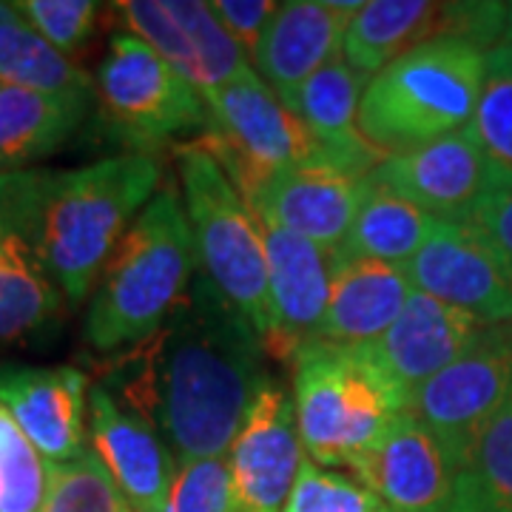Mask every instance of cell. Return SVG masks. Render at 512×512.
<instances>
[{"instance_id": "6da1fadb", "label": "cell", "mask_w": 512, "mask_h": 512, "mask_svg": "<svg viewBox=\"0 0 512 512\" xmlns=\"http://www.w3.org/2000/svg\"><path fill=\"white\" fill-rule=\"evenodd\" d=\"M262 356L254 325L202 274L163 330L128 353L120 387L131 413L163 430L183 461L217 458L271 387Z\"/></svg>"}, {"instance_id": "7a4b0ae2", "label": "cell", "mask_w": 512, "mask_h": 512, "mask_svg": "<svg viewBox=\"0 0 512 512\" xmlns=\"http://www.w3.org/2000/svg\"><path fill=\"white\" fill-rule=\"evenodd\" d=\"M157 183L160 165L151 154L109 157L77 171H40L26 245L72 305L89 296Z\"/></svg>"}, {"instance_id": "3957f363", "label": "cell", "mask_w": 512, "mask_h": 512, "mask_svg": "<svg viewBox=\"0 0 512 512\" xmlns=\"http://www.w3.org/2000/svg\"><path fill=\"white\" fill-rule=\"evenodd\" d=\"M197 248L180 197L165 188L131 222L100 274L83 339L100 353L140 345L185 299Z\"/></svg>"}, {"instance_id": "277c9868", "label": "cell", "mask_w": 512, "mask_h": 512, "mask_svg": "<svg viewBox=\"0 0 512 512\" xmlns=\"http://www.w3.org/2000/svg\"><path fill=\"white\" fill-rule=\"evenodd\" d=\"M487 52L458 37H436L370 77L359 128L373 146L402 154L470 128L484 86Z\"/></svg>"}, {"instance_id": "5b68a950", "label": "cell", "mask_w": 512, "mask_h": 512, "mask_svg": "<svg viewBox=\"0 0 512 512\" xmlns=\"http://www.w3.org/2000/svg\"><path fill=\"white\" fill-rule=\"evenodd\" d=\"M293 393L302 447L322 467L362 456L407 407V393L367 345L325 339L296 353Z\"/></svg>"}, {"instance_id": "8992f818", "label": "cell", "mask_w": 512, "mask_h": 512, "mask_svg": "<svg viewBox=\"0 0 512 512\" xmlns=\"http://www.w3.org/2000/svg\"><path fill=\"white\" fill-rule=\"evenodd\" d=\"M177 163L202 274L268 339L274 330V305L262 225L200 143L177 148Z\"/></svg>"}, {"instance_id": "52a82bcc", "label": "cell", "mask_w": 512, "mask_h": 512, "mask_svg": "<svg viewBox=\"0 0 512 512\" xmlns=\"http://www.w3.org/2000/svg\"><path fill=\"white\" fill-rule=\"evenodd\" d=\"M94 97L111 137L137 154L211 128L205 97L137 35L111 37L109 55L94 77Z\"/></svg>"}, {"instance_id": "ba28073f", "label": "cell", "mask_w": 512, "mask_h": 512, "mask_svg": "<svg viewBox=\"0 0 512 512\" xmlns=\"http://www.w3.org/2000/svg\"><path fill=\"white\" fill-rule=\"evenodd\" d=\"M205 106L211 128L197 143L220 163L248 208L276 174L313 163L308 128L259 74H242L205 94Z\"/></svg>"}, {"instance_id": "9c48e42d", "label": "cell", "mask_w": 512, "mask_h": 512, "mask_svg": "<svg viewBox=\"0 0 512 512\" xmlns=\"http://www.w3.org/2000/svg\"><path fill=\"white\" fill-rule=\"evenodd\" d=\"M510 399L512 322H504L487 325L464 356L410 390L404 413L424 421L458 464L478 430Z\"/></svg>"}, {"instance_id": "30bf717a", "label": "cell", "mask_w": 512, "mask_h": 512, "mask_svg": "<svg viewBox=\"0 0 512 512\" xmlns=\"http://www.w3.org/2000/svg\"><path fill=\"white\" fill-rule=\"evenodd\" d=\"M404 271L416 291L473 313L484 325L512 322V268L470 222H436Z\"/></svg>"}, {"instance_id": "8fae6325", "label": "cell", "mask_w": 512, "mask_h": 512, "mask_svg": "<svg viewBox=\"0 0 512 512\" xmlns=\"http://www.w3.org/2000/svg\"><path fill=\"white\" fill-rule=\"evenodd\" d=\"M131 35L146 40L165 63L205 97L254 72L248 55L225 32L211 3L200 0H126L117 3Z\"/></svg>"}, {"instance_id": "7c38bea8", "label": "cell", "mask_w": 512, "mask_h": 512, "mask_svg": "<svg viewBox=\"0 0 512 512\" xmlns=\"http://www.w3.org/2000/svg\"><path fill=\"white\" fill-rule=\"evenodd\" d=\"M348 467L390 512H450L453 507L456 458L410 413H402L382 439Z\"/></svg>"}, {"instance_id": "4fadbf2b", "label": "cell", "mask_w": 512, "mask_h": 512, "mask_svg": "<svg viewBox=\"0 0 512 512\" xmlns=\"http://www.w3.org/2000/svg\"><path fill=\"white\" fill-rule=\"evenodd\" d=\"M370 180L441 222H467L484 194L493 191L484 154L470 128L413 151L390 154Z\"/></svg>"}, {"instance_id": "5bb4252c", "label": "cell", "mask_w": 512, "mask_h": 512, "mask_svg": "<svg viewBox=\"0 0 512 512\" xmlns=\"http://www.w3.org/2000/svg\"><path fill=\"white\" fill-rule=\"evenodd\" d=\"M305 458L296 404L282 387H265L231 447V512H285Z\"/></svg>"}, {"instance_id": "9a60e30c", "label": "cell", "mask_w": 512, "mask_h": 512, "mask_svg": "<svg viewBox=\"0 0 512 512\" xmlns=\"http://www.w3.org/2000/svg\"><path fill=\"white\" fill-rule=\"evenodd\" d=\"M89 379L77 367L0 365V410L49 464L83 453Z\"/></svg>"}, {"instance_id": "2e32d148", "label": "cell", "mask_w": 512, "mask_h": 512, "mask_svg": "<svg viewBox=\"0 0 512 512\" xmlns=\"http://www.w3.org/2000/svg\"><path fill=\"white\" fill-rule=\"evenodd\" d=\"M365 3L356 0H291L279 3L254 52L259 77L291 109L299 89L319 69L339 60L350 18Z\"/></svg>"}, {"instance_id": "e0dca14e", "label": "cell", "mask_w": 512, "mask_h": 512, "mask_svg": "<svg viewBox=\"0 0 512 512\" xmlns=\"http://www.w3.org/2000/svg\"><path fill=\"white\" fill-rule=\"evenodd\" d=\"M262 237L274 305V330L262 345L265 353L293 365L296 353L322 333L330 302V254L276 225H262Z\"/></svg>"}, {"instance_id": "ac0fdd59", "label": "cell", "mask_w": 512, "mask_h": 512, "mask_svg": "<svg viewBox=\"0 0 512 512\" xmlns=\"http://www.w3.org/2000/svg\"><path fill=\"white\" fill-rule=\"evenodd\" d=\"M365 185L367 177L330 165H296L268 180L251 202V211L262 225L293 231L336 254L365 200Z\"/></svg>"}, {"instance_id": "d6986e66", "label": "cell", "mask_w": 512, "mask_h": 512, "mask_svg": "<svg viewBox=\"0 0 512 512\" xmlns=\"http://www.w3.org/2000/svg\"><path fill=\"white\" fill-rule=\"evenodd\" d=\"M89 430L94 453L106 464L134 512H165L174 487V461L157 430L126 410L106 387L89 390Z\"/></svg>"}, {"instance_id": "ffe728a7", "label": "cell", "mask_w": 512, "mask_h": 512, "mask_svg": "<svg viewBox=\"0 0 512 512\" xmlns=\"http://www.w3.org/2000/svg\"><path fill=\"white\" fill-rule=\"evenodd\" d=\"M484 328L487 325L473 313L413 288L393 328L367 348L390 379L410 393L464 356Z\"/></svg>"}, {"instance_id": "44dd1931", "label": "cell", "mask_w": 512, "mask_h": 512, "mask_svg": "<svg viewBox=\"0 0 512 512\" xmlns=\"http://www.w3.org/2000/svg\"><path fill=\"white\" fill-rule=\"evenodd\" d=\"M367 83V74L350 69L345 57H339L299 89L291 111L311 134L313 163L367 177L387 160L359 128V103Z\"/></svg>"}, {"instance_id": "7402d4cb", "label": "cell", "mask_w": 512, "mask_h": 512, "mask_svg": "<svg viewBox=\"0 0 512 512\" xmlns=\"http://www.w3.org/2000/svg\"><path fill=\"white\" fill-rule=\"evenodd\" d=\"M413 285L402 265L362 256H330V302L319 339L370 345L399 319Z\"/></svg>"}, {"instance_id": "603a6c76", "label": "cell", "mask_w": 512, "mask_h": 512, "mask_svg": "<svg viewBox=\"0 0 512 512\" xmlns=\"http://www.w3.org/2000/svg\"><path fill=\"white\" fill-rule=\"evenodd\" d=\"M92 97L0 83V174L55 154L83 123Z\"/></svg>"}, {"instance_id": "cb8c5ba5", "label": "cell", "mask_w": 512, "mask_h": 512, "mask_svg": "<svg viewBox=\"0 0 512 512\" xmlns=\"http://www.w3.org/2000/svg\"><path fill=\"white\" fill-rule=\"evenodd\" d=\"M441 37V3L373 0L348 23L342 57L359 74H376L393 60Z\"/></svg>"}, {"instance_id": "d4e9b609", "label": "cell", "mask_w": 512, "mask_h": 512, "mask_svg": "<svg viewBox=\"0 0 512 512\" xmlns=\"http://www.w3.org/2000/svg\"><path fill=\"white\" fill-rule=\"evenodd\" d=\"M436 222L439 220L424 214L413 202L402 200L384 185L373 183L367 174L365 200L359 205L353 228L339 245V251L330 256H362V259H379L404 268L433 234Z\"/></svg>"}, {"instance_id": "484cf974", "label": "cell", "mask_w": 512, "mask_h": 512, "mask_svg": "<svg viewBox=\"0 0 512 512\" xmlns=\"http://www.w3.org/2000/svg\"><path fill=\"white\" fill-rule=\"evenodd\" d=\"M60 288L23 239H0V345L46 333L60 313Z\"/></svg>"}, {"instance_id": "4316f807", "label": "cell", "mask_w": 512, "mask_h": 512, "mask_svg": "<svg viewBox=\"0 0 512 512\" xmlns=\"http://www.w3.org/2000/svg\"><path fill=\"white\" fill-rule=\"evenodd\" d=\"M450 512H512V399L458 458Z\"/></svg>"}, {"instance_id": "83f0119b", "label": "cell", "mask_w": 512, "mask_h": 512, "mask_svg": "<svg viewBox=\"0 0 512 512\" xmlns=\"http://www.w3.org/2000/svg\"><path fill=\"white\" fill-rule=\"evenodd\" d=\"M0 83L43 94H94L89 74L80 72L20 15L0 23Z\"/></svg>"}, {"instance_id": "f1b7e54d", "label": "cell", "mask_w": 512, "mask_h": 512, "mask_svg": "<svg viewBox=\"0 0 512 512\" xmlns=\"http://www.w3.org/2000/svg\"><path fill=\"white\" fill-rule=\"evenodd\" d=\"M470 134L484 154L493 188H512V46L487 52L484 86Z\"/></svg>"}, {"instance_id": "f546056e", "label": "cell", "mask_w": 512, "mask_h": 512, "mask_svg": "<svg viewBox=\"0 0 512 512\" xmlns=\"http://www.w3.org/2000/svg\"><path fill=\"white\" fill-rule=\"evenodd\" d=\"M40 512H134L94 450L63 464H49V484Z\"/></svg>"}, {"instance_id": "4dcf8cb0", "label": "cell", "mask_w": 512, "mask_h": 512, "mask_svg": "<svg viewBox=\"0 0 512 512\" xmlns=\"http://www.w3.org/2000/svg\"><path fill=\"white\" fill-rule=\"evenodd\" d=\"M49 484V464L0 410V512H40Z\"/></svg>"}, {"instance_id": "1f68e13d", "label": "cell", "mask_w": 512, "mask_h": 512, "mask_svg": "<svg viewBox=\"0 0 512 512\" xmlns=\"http://www.w3.org/2000/svg\"><path fill=\"white\" fill-rule=\"evenodd\" d=\"M285 512H387L365 484L305 461Z\"/></svg>"}, {"instance_id": "d6a6232c", "label": "cell", "mask_w": 512, "mask_h": 512, "mask_svg": "<svg viewBox=\"0 0 512 512\" xmlns=\"http://www.w3.org/2000/svg\"><path fill=\"white\" fill-rule=\"evenodd\" d=\"M231 507L234 481L228 458H191L180 464L165 512H231Z\"/></svg>"}, {"instance_id": "836d02e7", "label": "cell", "mask_w": 512, "mask_h": 512, "mask_svg": "<svg viewBox=\"0 0 512 512\" xmlns=\"http://www.w3.org/2000/svg\"><path fill=\"white\" fill-rule=\"evenodd\" d=\"M12 6L37 35L46 37L63 55H72L89 40L100 15V6L92 0H23Z\"/></svg>"}, {"instance_id": "e575fe53", "label": "cell", "mask_w": 512, "mask_h": 512, "mask_svg": "<svg viewBox=\"0 0 512 512\" xmlns=\"http://www.w3.org/2000/svg\"><path fill=\"white\" fill-rule=\"evenodd\" d=\"M211 6L225 26V32L237 40L239 49L248 57H254L259 40L279 9V3L274 0H217Z\"/></svg>"}, {"instance_id": "d590c367", "label": "cell", "mask_w": 512, "mask_h": 512, "mask_svg": "<svg viewBox=\"0 0 512 512\" xmlns=\"http://www.w3.org/2000/svg\"><path fill=\"white\" fill-rule=\"evenodd\" d=\"M467 222L493 242L512 268V188H493L484 194Z\"/></svg>"}, {"instance_id": "8d00e7d4", "label": "cell", "mask_w": 512, "mask_h": 512, "mask_svg": "<svg viewBox=\"0 0 512 512\" xmlns=\"http://www.w3.org/2000/svg\"><path fill=\"white\" fill-rule=\"evenodd\" d=\"M498 46H512V3H507V9H504V29H501Z\"/></svg>"}, {"instance_id": "74e56055", "label": "cell", "mask_w": 512, "mask_h": 512, "mask_svg": "<svg viewBox=\"0 0 512 512\" xmlns=\"http://www.w3.org/2000/svg\"><path fill=\"white\" fill-rule=\"evenodd\" d=\"M15 15H18V12H15V6H12V3H0V23H3V20L15 18Z\"/></svg>"}, {"instance_id": "f35d334b", "label": "cell", "mask_w": 512, "mask_h": 512, "mask_svg": "<svg viewBox=\"0 0 512 512\" xmlns=\"http://www.w3.org/2000/svg\"><path fill=\"white\" fill-rule=\"evenodd\" d=\"M387 512H390V510H387Z\"/></svg>"}]
</instances>
